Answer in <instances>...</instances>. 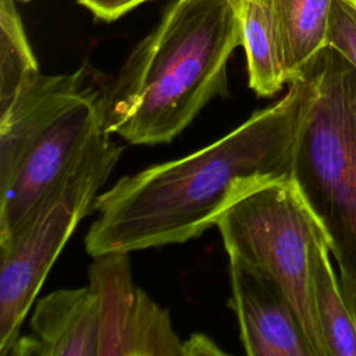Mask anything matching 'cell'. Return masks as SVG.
<instances>
[{"label": "cell", "mask_w": 356, "mask_h": 356, "mask_svg": "<svg viewBox=\"0 0 356 356\" xmlns=\"http://www.w3.org/2000/svg\"><path fill=\"white\" fill-rule=\"evenodd\" d=\"M328 44L343 54L356 68V4L353 1L332 0Z\"/></svg>", "instance_id": "cell-15"}, {"label": "cell", "mask_w": 356, "mask_h": 356, "mask_svg": "<svg viewBox=\"0 0 356 356\" xmlns=\"http://www.w3.org/2000/svg\"><path fill=\"white\" fill-rule=\"evenodd\" d=\"M225 353L227 352L206 334H192L188 339L182 341L181 356H214Z\"/></svg>", "instance_id": "cell-17"}, {"label": "cell", "mask_w": 356, "mask_h": 356, "mask_svg": "<svg viewBox=\"0 0 356 356\" xmlns=\"http://www.w3.org/2000/svg\"><path fill=\"white\" fill-rule=\"evenodd\" d=\"M242 44L249 86L259 96H273L288 85L280 19L271 0H238Z\"/></svg>", "instance_id": "cell-11"}, {"label": "cell", "mask_w": 356, "mask_h": 356, "mask_svg": "<svg viewBox=\"0 0 356 356\" xmlns=\"http://www.w3.org/2000/svg\"><path fill=\"white\" fill-rule=\"evenodd\" d=\"M103 21H115L146 0H76Z\"/></svg>", "instance_id": "cell-16"}, {"label": "cell", "mask_w": 356, "mask_h": 356, "mask_svg": "<svg viewBox=\"0 0 356 356\" xmlns=\"http://www.w3.org/2000/svg\"><path fill=\"white\" fill-rule=\"evenodd\" d=\"M39 74L15 0H0V111Z\"/></svg>", "instance_id": "cell-14"}, {"label": "cell", "mask_w": 356, "mask_h": 356, "mask_svg": "<svg viewBox=\"0 0 356 356\" xmlns=\"http://www.w3.org/2000/svg\"><path fill=\"white\" fill-rule=\"evenodd\" d=\"M89 71L43 75L31 79L0 111V185L6 184L32 140L92 85Z\"/></svg>", "instance_id": "cell-10"}, {"label": "cell", "mask_w": 356, "mask_h": 356, "mask_svg": "<svg viewBox=\"0 0 356 356\" xmlns=\"http://www.w3.org/2000/svg\"><path fill=\"white\" fill-rule=\"evenodd\" d=\"M300 75L307 102L292 178L327 229L337 267L356 278V68L328 44Z\"/></svg>", "instance_id": "cell-3"}, {"label": "cell", "mask_w": 356, "mask_h": 356, "mask_svg": "<svg viewBox=\"0 0 356 356\" xmlns=\"http://www.w3.org/2000/svg\"><path fill=\"white\" fill-rule=\"evenodd\" d=\"M228 254L277 281L288 296L313 356H330L312 291L310 252L324 225L292 177L239 195L216 220ZM327 231V229H325Z\"/></svg>", "instance_id": "cell-4"}, {"label": "cell", "mask_w": 356, "mask_h": 356, "mask_svg": "<svg viewBox=\"0 0 356 356\" xmlns=\"http://www.w3.org/2000/svg\"><path fill=\"white\" fill-rule=\"evenodd\" d=\"M29 325L32 334L19 335L8 355L99 356V305L90 286L47 293L35 305Z\"/></svg>", "instance_id": "cell-9"}, {"label": "cell", "mask_w": 356, "mask_h": 356, "mask_svg": "<svg viewBox=\"0 0 356 356\" xmlns=\"http://www.w3.org/2000/svg\"><path fill=\"white\" fill-rule=\"evenodd\" d=\"M103 88L92 86L58 114L28 146L8 181L0 185V238L15 231L110 135L104 128Z\"/></svg>", "instance_id": "cell-6"}, {"label": "cell", "mask_w": 356, "mask_h": 356, "mask_svg": "<svg viewBox=\"0 0 356 356\" xmlns=\"http://www.w3.org/2000/svg\"><path fill=\"white\" fill-rule=\"evenodd\" d=\"M350 1H353V3H355V4H356V0H350Z\"/></svg>", "instance_id": "cell-20"}, {"label": "cell", "mask_w": 356, "mask_h": 356, "mask_svg": "<svg viewBox=\"0 0 356 356\" xmlns=\"http://www.w3.org/2000/svg\"><path fill=\"white\" fill-rule=\"evenodd\" d=\"M124 147L111 134L63 182L46 195L24 222L0 238V355L7 356L21 335L53 263L83 217Z\"/></svg>", "instance_id": "cell-5"}, {"label": "cell", "mask_w": 356, "mask_h": 356, "mask_svg": "<svg viewBox=\"0 0 356 356\" xmlns=\"http://www.w3.org/2000/svg\"><path fill=\"white\" fill-rule=\"evenodd\" d=\"M88 275L99 305V356H181L168 310L135 284L128 252L95 256Z\"/></svg>", "instance_id": "cell-7"}, {"label": "cell", "mask_w": 356, "mask_h": 356, "mask_svg": "<svg viewBox=\"0 0 356 356\" xmlns=\"http://www.w3.org/2000/svg\"><path fill=\"white\" fill-rule=\"evenodd\" d=\"M229 260V306L249 356H313L288 296L274 278L236 254Z\"/></svg>", "instance_id": "cell-8"}, {"label": "cell", "mask_w": 356, "mask_h": 356, "mask_svg": "<svg viewBox=\"0 0 356 356\" xmlns=\"http://www.w3.org/2000/svg\"><path fill=\"white\" fill-rule=\"evenodd\" d=\"M280 19L288 83L328 46L332 0H271Z\"/></svg>", "instance_id": "cell-13"}, {"label": "cell", "mask_w": 356, "mask_h": 356, "mask_svg": "<svg viewBox=\"0 0 356 356\" xmlns=\"http://www.w3.org/2000/svg\"><path fill=\"white\" fill-rule=\"evenodd\" d=\"M338 274H339L342 291H343V293L348 299V303L350 306V310L356 318V278L342 268H338Z\"/></svg>", "instance_id": "cell-18"}, {"label": "cell", "mask_w": 356, "mask_h": 356, "mask_svg": "<svg viewBox=\"0 0 356 356\" xmlns=\"http://www.w3.org/2000/svg\"><path fill=\"white\" fill-rule=\"evenodd\" d=\"M288 85L278 102L213 143L125 175L96 196L86 252L95 257L184 243L216 225L243 192L292 177L307 82L299 75Z\"/></svg>", "instance_id": "cell-1"}, {"label": "cell", "mask_w": 356, "mask_h": 356, "mask_svg": "<svg viewBox=\"0 0 356 356\" xmlns=\"http://www.w3.org/2000/svg\"><path fill=\"white\" fill-rule=\"evenodd\" d=\"M241 44L238 0H177L104 85L106 131L131 145L171 142L228 93L227 63Z\"/></svg>", "instance_id": "cell-2"}, {"label": "cell", "mask_w": 356, "mask_h": 356, "mask_svg": "<svg viewBox=\"0 0 356 356\" xmlns=\"http://www.w3.org/2000/svg\"><path fill=\"white\" fill-rule=\"evenodd\" d=\"M15 1H31V0H15Z\"/></svg>", "instance_id": "cell-19"}, {"label": "cell", "mask_w": 356, "mask_h": 356, "mask_svg": "<svg viewBox=\"0 0 356 356\" xmlns=\"http://www.w3.org/2000/svg\"><path fill=\"white\" fill-rule=\"evenodd\" d=\"M331 239L321 231L310 252L314 309L330 356H356V318L334 266Z\"/></svg>", "instance_id": "cell-12"}]
</instances>
